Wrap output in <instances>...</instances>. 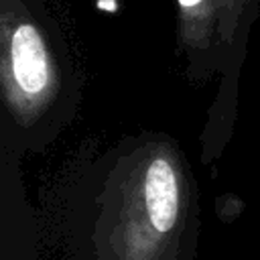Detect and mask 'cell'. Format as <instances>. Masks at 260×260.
Segmentation results:
<instances>
[{"label":"cell","mask_w":260,"mask_h":260,"mask_svg":"<svg viewBox=\"0 0 260 260\" xmlns=\"http://www.w3.org/2000/svg\"><path fill=\"white\" fill-rule=\"evenodd\" d=\"M69 260H197L199 195L181 144L122 136L71 179L59 213Z\"/></svg>","instance_id":"obj_1"},{"label":"cell","mask_w":260,"mask_h":260,"mask_svg":"<svg viewBox=\"0 0 260 260\" xmlns=\"http://www.w3.org/2000/svg\"><path fill=\"white\" fill-rule=\"evenodd\" d=\"M0 144L45 150L73 120L81 79L47 0H0Z\"/></svg>","instance_id":"obj_2"},{"label":"cell","mask_w":260,"mask_h":260,"mask_svg":"<svg viewBox=\"0 0 260 260\" xmlns=\"http://www.w3.org/2000/svg\"><path fill=\"white\" fill-rule=\"evenodd\" d=\"M177 57L191 85L217 79L199 134L201 162L213 165L230 144L238 118L240 77L260 0H175Z\"/></svg>","instance_id":"obj_3"}]
</instances>
